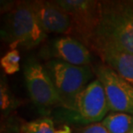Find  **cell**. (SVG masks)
<instances>
[{
  "label": "cell",
  "instance_id": "1",
  "mask_svg": "<svg viewBox=\"0 0 133 133\" xmlns=\"http://www.w3.org/2000/svg\"><path fill=\"white\" fill-rule=\"evenodd\" d=\"M100 46L133 55V7L129 1H101V19L90 49Z\"/></svg>",
  "mask_w": 133,
  "mask_h": 133
},
{
  "label": "cell",
  "instance_id": "2",
  "mask_svg": "<svg viewBox=\"0 0 133 133\" xmlns=\"http://www.w3.org/2000/svg\"><path fill=\"white\" fill-rule=\"evenodd\" d=\"M1 38L11 49L21 47L32 49L44 41L47 34L42 30L30 1L4 4Z\"/></svg>",
  "mask_w": 133,
  "mask_h": 133
},
{
  "label": "cell",
  "instance_id": "3",
  "mask_svg": "<svg viewBox=\"0 0 133 133\" xmlns=\"http://www.w3.org/2000/svg\"><path fill=\"white\" fill-rule=\"evenodd\" d=\"M62 103V107L74 111L78 95L94 75L90 66H75L58 60H49L44 65Z\"/></svg>",
  "mask_w": 133,
  "mask_h": 133
},
{
  "label": "cell",
  "instance_id": "4",
  "mask_svg": "<svg viewBox=\"0 0 133 133\" xmlns=\"http://www.w3.org/2000/svg\"><path fill=\"white\" fill-rule=\"evenodd\" d=\"M23 76L29 94L34 105L42 112L62 103L47 69L36 57L30 56L23 64Z\"/></svg>",
  "mask_w": 133,
  "mask_h": 133
},
{
  "label": "cell",
  "instance_id": "5",
  "mask_svg": "<svg viewBox=\"0 0 133 133\" xmlns=\"http://www.w3.org/2000/svg\"><path fill=\"white\" fill-rule=\"evenodd\" d=\"M70 16L73 23L72 36L90 48L101 19V1L94 0H57Z\"/></svg>",
  "mask_w": 133,
  "mask_h": 133
},
{
  "label": "cell",
  "instance_id": "6",
  "mask_svg": "<svg viewBox=\"0 0 133 133\" xmlns=\"http://www.w3.org/2000/svg\"><path fill=\"white\" fill-rule=\"evenodd\" d=\"M94 74L105 89L109 111L133 116V86L105 64L94 68Z\"/></svg>",
  "mask_w": 133,
  "mask_h": 133
},
{
  "label": "cell",
  "instance_id": "7",
  "mask_svg": "<svg viewBox=\"0 0 133 133\" xmlns=\"http://www.w3.org/2000/svg\"><path fill=\"white\" fill-rule=\"evenodd\" d=\"M108 111L105 89L99 79H95L79 92L74 111H69L73 120L87 125L102 120Z\"/></svg>",
  "mask_w": 133,
  "mask_h": 133
},
{
  "label": "cell",
  "instance_id": "8",
  "mask_svg": "<svg viewBox=\"0 0 133 133\" xmlns=\"http://www.w3.org/2000/svg\"><path fill=\"white\" fill-rule=\"evenodd\" d=\"M41 56L75 66H90L92 57L89 48L72 36L52 39L41 50Z\"/></svg>",
  "mask_w": 133,
  "mask_h": 133
},
{
  "label": "cell",
  "instance_id": "9",
  "mask_svg": "<svg viewBox=\"0 0 133 133\" xmlns=\"http://www.w3.org/2000/svg\"><path fill=\"white\" fill-rule=\"evenodd\" d=\"M30 3L45 33L72 36L73 23L70 16L56 2L36 0Z\"/></svg>",
  "mask_w": 133,
  "mask_h": 133
},
{
  "label": "cell",
  "instance_id": "10",
  "mask_svg": "<svg viewBox=\"0 0 133 133\" xmlns=\"http://www.w3.org/2000/svg\"><path fill=\"white\" fill-rule=\"evenodd\" d=\"M92 50L99 55L106 66L133 86V55L107 46L96 47Z\"/></svg>",
  "mask_w": 133,
  "mask_h": 133
},
{
  "label": "cell",
  "instance_id": "11",
  "mask_svg": "<svg viewBox=\"0 0 133 133\" xmlns=\"http://www.w3.org/2000/svg\"><path fill=\"white\" fill-rule=\"evenodd\" d=\"M17 131L19 133H72L71 128L68 124L57 128L54 121L48 117L33 121L22 122L18 125Z\"/></svg>",
  "mask_w": 133,
  "mask_h": 133
},
{
  "label": "cell",
  "instance_id": "12",
  "mask_svg": "<svg viewBox=\"0 0 133 133\" xmlns=\"http://www.w3.org/2000/svg\"><path fill=\"white\" fill-rule=\"evenodd\" d=\"M101 124L108 133H129L133 130V116L124 112H111Z\"/></svg>",
  "mask_w": 133,
  "mask_h": 133
},
{
  "label": "cell",
  "instance_id": "13",
  "mask_svg": "<svg viewBox=\"0 0 133 133\" xmlns=\"http://www.w3.org/2000/svg\"><path fill=\"white\" fill-rule=\"evenodd\" d=\"M21 56L17 49H10L0 60V64L6 74H14L20 70Z\"/></svg>",
  "mask_w": 133,
  "mask_h": 133
},
{
  "label": "cell",
  "instance_id": "14",
  "mask_svg": "<svg viewBox=\"0 0 133 133\" xmlns=\"http://www.w3.org/2000/svg\"><path fill=\"white\" fill-rule=\"evenodd\" d=\"M17 106V101L14 99L7 83L1 79L0 83V107L3 112H8Z\"/></svg>",
  "mask_w": 133,
  "mask_h": 133
},
{
  "label": "cell",
  "instance_id": "15",
  "mask_svg": "<svg viewBox=\"0 0 133 133\" xmlns=\"http://www.w3.org/2000/svg\"><path fill=\"white\" fill-rule=\"evenodd\" d=\"M78 133H108V131L101 123H95L84 126Z\"/></svg>",
  "mask_w": 133,
  "mask_h": 133
},
{
  "label": "cell",
  "instance_id": "16",
  "mask_svg": "<svg viewBox=\"0 0 133 133\" xmlns=\"http://www.w3.org/2000/svg\"><path fill=\"white\" fill-rule=\"evenodd\" d=\"M129 3H130V4H131V5L133 7V0H132V1H129Z\"/></svg>",
  "mask_w": 133,
  "mask_h": 133
},
{
  "label": "cell",
  "instance_id": "17",
  "mask_svg": "<svg viewBox=\"0 0 133 133\" xmlns=\"http://www.w3.org/2000/svg\"><path fill=\"white\" fill-rule=\"evenodd\" d=\"M129 133H133V130H132V131H130Z\"/></svg>",
  "mask_w": 133,
  "mask_h": 133
}]
</instances>
